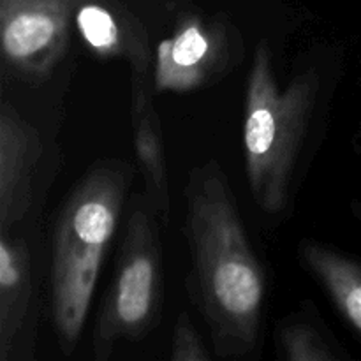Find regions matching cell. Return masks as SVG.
Segmentation results:
<instances>
[{"mask_svg": "<svg viewBox=\"0 0 361 361\" xmlns=\"http://www.w3.org/2000/svg\"><path fill=\"white\" fill-rule=\"evenodd\" d=\"M0 360L21 358L28 344L34 307V275L27 242L14 231L0 233Z\"/></svg>", "mask_w": 361, "mask_h": 361, "instance_id": "cell-8", "label": "cell"}, {"mask_svg": "<svg viewBox=\"0 0 361 361\" xmlns=\"http://www.w3.org/2000/svg\"><path fill=\"white\" fill-rule=\"evenodd\" d=\"M298 256L338 314L361 335V263L316 240H302Z\"/></svg>", "mask_w": 361, "mask_h": 361, "instance_id": "cell-11", "label": "cell"}, {"mask_svg": "<svg viewBox=\"0 0 361 361\" xmlns=\"http://www.w3.org/2000/svg\"><path fill=\"white\" fill-rule=\"evenodd\" d=\"M185 203L190 293L210 330L215 355L249 358L261 345L268 279L217 162L190 171Z\"/></svg>", "mask_w": 361, "mask_h": 361, "instance_id": "cell-1", "label": "cell"}, {"mask_svg": "<svg viewBox=\"0 0 361 361\" xmlns=\"http://www.w3.org/2000/svg\"><path fill=\"white\" fill-rule=\"evenodd\" d=\"M277 356L286 361H342L349 355L324 330L314 309L279 321L275 330Z\"/></svg>", "mask_w": 361, "mask_h": 361, "instance_id": "cell-12", "label": "cell"}, {"mask_svg": "<svg viewBox=\"0 0 361 361\" xmlns=\"http://www.w3.org/2000/svg\"><path fill=\"white\" fill-rule=\"evenodd\" d=\"M147 74L133 73L130 83V118L134 152L145 180V200L161 222H168L171 212L169 173L162 143L161 120L147 88Z\"/></svg>", "mask_w": 361, "mask_h": 361, "instance_id": "cell-9", "label": "cell"}, {"mask_svg": "<svg viewBox=\"0 0 361 361\" xmlns=\"http://www.w3.org/2000/svg\"><path fill=\"white\" fill-rule=\"evenodd\" d=\"M212 356L214 355L204 345L203 338L197 334L189 314H180L178 319H176L175 330H173L171 355H169V358L173 361H207Z\"/></svg>", "mask_w": 361, "mask_h": 361, "instance_id": "cell-13", "label": "cell"}, {"mask_svg": "<svg viewBox=\"0 0 361 361\" xmlns=\"http://www.w3.org/2000/svg\"><path fill=\"white\" fill-rule=\"evenodd\" d=\"M78 0H0L4 63L18 76L42 80L69 44Z\"/></svg>", "mask_w": 361, "mask_h": 361, "instance_id": "cell-6", "label": "cell"}, {"mask_svg": "<svg viewBox=\"0 0 361 361\" xmlns=\"http://www.w3.org/2000/svg\"><path fill=\"white\" fill-rule=\"evenodd\" d=\"M323 88L314 66L279 83L270 46L259 42L247 76L243 157L250 194L263 214L279 217L291 208Z\"/></svg>", "mask_w": 361, "mask_h": 361, "instance_id": "cell-2", "label": "cell"}, {"mask_svg": "<svg viewBox=\"0 0 361 361\" xmlns=\"http://www.w3.org/2000/svg\"><path fill=\"white\" fill-rule=\"evenodd\" d=\"M130 169L120 162L99 164L81 180L60 212L51 249V316L63 355L83 331L102 261L115 236Z\"/></svg>", "mask_w": 361, "mask_h": 361, "instance_id": "cell-3", "label": "cell"}, {"mask_svg": "<svg viewBox=\"0 0 361 361\" xmlns=\"http://www.w3.org/2000/svg\"><path fill=\"white\" fill-rule=\"evenodd\" d=\"M78 32L88 48L104 59H123L133 73L147 74L150 51L145 32L137 25L126 23L115 11L101 2H80L74 11Z\"/></svg>", "mask_w": 361, "mask_h": 361, "instance_id": "cell-10", "label": "cell"}, {"mask_svg": "<svg viewBox=\"0 0 361 361\" xmlns=\"http://www.w3.org/2000/svg\"><path fill=\"white\" fill-rule=\"evenodd\" d=\"M42 155L37 129L9 102L0 106V233L16 231L30 210L32 183Z\"/></svg>", "mask_w": 361, "mask_h": 361, "instance_id": "cell-7", "label": "cell"}, {"mask_svg": "<svg viewBox=\"0 0 361 361\" xmlns=\"http://www.w3.org/2000/svg\"><path fill=\"white\" fill-rule=\"evenodd\" d=\"M242 55L235 30L222 21L183 16L155 51L154 81L157 92L189 94L231 71Z\"/></svg>", "mask_w": 361, "mask_h": 361, "instance_id": "cell-5", "label": "cell"}, {"mask_svg": "<svg viewBox=\"0 0 361 361\" xmlns=\"http://www.w3.org/2000/svg\"><path fill=\"white\" fill-rule=\"evenodd\" d=\"M162 300V250L155 214L147 200L129 215L115 277L92 335L95 360H108L122 341L155 326Z\"/></svg>", "mask_w": 361, "mask_h": 361, "instance_id": "cell-4", "label": "cell"}, {"mask_svg": "<svg viewBox=\"0 0 361 361\" xmlns=\"http://www.w3.org/2000/svg\"><path fill=\"white\" fill-rule=\"evenodd\" d=\"M351 210H353V214L356 215V219H358V221H361V203H360V201H353V203H351Z\"/></svg>", "mask_w": 361, "mask_h": 361, "instance_id": "cell-14", "label": "cell"}]
</instances>
